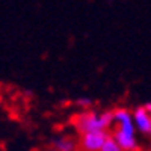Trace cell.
<instances>
[{"label":"cell","instance_id":"cell-4","mask_svg":"<svg viewBox=\"0 0 151 151\" xmlns=\"http://www.w3.org/2000/svg\"><path fill=\"white\" fill-rule=\"evenodd\" d=\"M113 139H115L124 151H139V142L136 139V134L130 133H122L119 130H113L112 133Z\"/></svg>","mask_w":151,"mask_h":151},{"label":"cell","instance_id":"cell-7","mask_svg":"<svg viewBox=\"0 0 151 151\" xmlns=\"http://www.w3.org/2000/svg\"><path fill=\"white\" fill-rule=\"evenodd\" d=\"M74 103H76V106H79V107H82V109L89 110V107L92 106V100H91L89 97H79Z\"/></svg>","mask_w":151,"mask_h":151},{"label":"cell","instance_id":"cell-2","mask_svg":"<svg viewBox=\"0 0 151 151\" xmlns=\"http://www.w3.org/2000/svg\"><path fill=\"white\" fill-rule=\"evenodd\" d=\"M110 137V133L107 130L103 132H94L79 136V151H101L103 145Z\"/></svg>","mask_w":151,"mask_h":151},{"label":"cell","instance_id":"cell-9","mask_svg":"<svg viewBox=\"0 0 151 151\" xmlns=\"http://www.w3.org/2000/svg\"><path fill=\"white\" fill-rule=\"evenodd\" d=\"M44 151H58V150H56V148H53V147H47Z\"/></svg>","mask_w":151,"mask_h":151},{"label":"cell","instance_id":"cell-6","mask_svg":"<svg viewBox=\"0 0 151 151\" xmlns=\"http://www.w3.org/2000/svg\"><path fill=\"white\" fill-rule=\"evenodd\" d=\"M101 151H124V150L121 148V145H119L115 139H113V136L110 134V137L106 141V144L103 145Z\"/></svg>","mask_w":151,"mask_h":151},{"label":"cell","instance_id":"cell-1","mask_svg":"<svg viewBox=\"0 0 151 151\" xmlns=\"http://www.w3.org/2000/svg\"><path fill=\"white\" fill-rule=\"evenodd\" d=\"M74 130L77 132L79 136L86 133H94V132H103L106 130L104 124L101 121V112L97 110H82L76 113L71 119Z\"/></svg>","mask_w":151,"mask_h":151},{"label":"cell","instance_id":"cell-5","mask_svg":"<svg viewBox=\"0 0 151 151\" xmlns=\"http://www.w3.org/2000/svg\"><path fill=\"white\" fill-rule=\"evenodd\" d=\"M52 147L56 148L58 151H79V139L74 136H58L53 139Z\"/></svg>","mask_w":151,"mask_h":151},{"label":"cell","instance_id":"cell-3","mask_svg":"<svg viewBox=\"0 0 151 151\" xmlns=\"http://www.w3.org/2000/svg\"><path fill=\"white\" fill-rule=\"evenodd\" d=\"M133 121L137 132L151 136V113L145 109V106H137L133 110Z\"/></svg>","mask_w":151,"mask_h":151},{"label":"cell","instance_id":"cell-8","mask_svg":"<svg viewBox=\"0 0 151 151\" xmlns=\"http://www.w3.org/2000/svg\"><path fill=\"white\" fill-rule=\"evenodd\" d=\"M144 106H145V109H147V110H148V112L151 113V101H148V103H145Z\"/></svg>","mask_w":151,"mask_h":151}]
</instances>
